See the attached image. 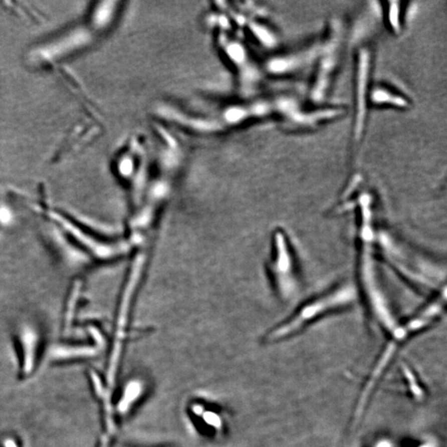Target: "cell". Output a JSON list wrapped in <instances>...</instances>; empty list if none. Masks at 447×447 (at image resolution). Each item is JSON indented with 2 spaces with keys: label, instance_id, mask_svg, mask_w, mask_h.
<instances>
[{
  "label": "cell",
  "instance_id": "1",
  "mask_svg": "<svg viewBox=\"0 0 447 447\" xmlns=\"http://www.w3.org/2000/svg\"><path fill=\"white\" fill-rule=\"evenodd\" d=\"M373 247L403 279L421 291L445 288V272L440 265L416 251L388 230L374 231Z\"/></svg>",
  "mask_w": 447,
  "mask_h": 447
},
{
  "label": "cell",
  "instance_id": "2",
  "mask_svg": "<svg viewBox=\"0 0 447 447\" xmlns=\"http://www.w3.org/2000/svg\"><path fill=\"white\" fill-rule=\"evenodd\" d=\"M359 283L372 319L389 334L397 327L395 318L385 291L378 278L374 260L373 231L369 227L359 229Z\"/></svg>",
  "mask_w": 447,
  "mask_h": 447
},
{
  "label": "cell",
  "instance_id": "3",
  "mask_svg": "<svg viewBox=\"0 0 447 447\" xmlns=\"http://www.w3.org/2000/svg\"><path fill=\"white\" fill-rule=\"evenodd\" d=\"M355 298L356 292L350 283L335 285L301 305L287 321L270 331L267 340L278 341L297 335L321 318L347 309L352 306Z\"/></svg>",
  "mask_w": 447,
  "mask_h": 447
},
{
  "label": "cell",
  "instance_id": "4",
  "mask_svg": "<svg viewBox=\"0 0 447 447\" xmlns=\"http://www.w3.org/2000/svg\"><path fill=\"white\" fill-rule=\"evenodd\" d=\"M345 34V25L341 19H331L326 35L321 41L315 62L314 76L309 88V100L313 104L323 102L331 91L341 62Z\"/></svg>",
  "mask_w": 447,
  "mask_h": 447
},
{
  "label": "cell",
  "instance_id": "5",
  "mask_svg": "<svg viewBox=\"0 0 447 447\" xmlns=\"http://www.w3.org/2000/svg\"><path fill=\"white\" fill-rule=\"evenodd\" d=\"M269 271L275 291L282 299L288 301L298 295L301 288L298 264L290 241L283 231L274 232Z\"/></svg>",
  "mask_w": 447,
  "mask_h": 447
},
{
  "label": "cell",
  "instance_id": "6",
  "mask_svg": "<svg viewBox=\"0 0 447 447\" xmlns=\"http://www.w3.org/2000/svg\"><path fill=\"white\" fill-rule=\"evenodd\" d=\"M373 62L371 47L369 44L359 45L355 51L354 59L353 135L356 143L361 142L366 129Z\"/></svg>",
  "mask_w": 447,
  "mask_h": 447
},
{
  "label": "cell",
  "instance_id": "7",
  "mask_svg": "<svg viewBox=\"0 0 447 447\" xmlns=\"http://www.w3.org/2000/svg\"><path fill=\"white\" fill-rule=\"evenodd\" d=\"M342 105L317 106L306 109L296 98L290 95L279 97V119L288 128L295 130H310L327 122L339 119L345 114Z\"/></svg>",
  "mask_w": 447,
  "mask_h": 447
},
{
  "label": "cell",
  "instance_id": "8",
  "mask_svg": "<svg viewBox=\"0 0 447 447\" xmlns=\"http://www.w3.org/2000/svg\"><path fill=\"white\" fill-rule=\"evenodd\" d=\"M320 46L321 41L300 50L274 56L267 61L264 67L265 70L273 76H286L296 74L312 62H316Z\"/></svg>",
  "mask_w": 447,
  "mask_h": 447
},
{
  "label": "cell",
  "instance_id": "9",
  "mask_svg": "<svg viewBox=\"0 0 447 447\" xmlns=\"http://www.w3.org/2000/svg\"><path fill=\"white\" fill-rule=\"evenodd\" d=\"M219 43L227 58L233 62L238 70V73L241 75V85L245 83L256 85L259 78L258 70L250 62V56L246 53L243 44L241 45L237 41L223 35L219 38Z\"/></svg>",
  "mask_w": 447,
  "mask_h": 447
},
{
  "label": "cell",
  "instance_id": "10",
  "mask_svg": "<svg viewBox=\"0 0 447 447\" xmlns=\"http://www.w3.org/2000/svg\"><path fill=\"white\" fill-rule=\"evenodd\" d=\"M369 105L406 110L411 107L409 98L383 85L372 86L369 96Z\"/></svg>",
  "mask_w": 447,
  "mask_h": 447
},
{
  "label": "cell",
  "instance_id": "11",
  "mask_svg": "<svg viewBox=\"0 0 447 447\" xmlns=\"http://www.w3.org/2000/svg\"><path fill=\"white\" fill-rule=\"evenodd\" d=\"M401 1H387L383 7V17L391 31L395 34L402 33L403 27V7Z\"/></svg>",
  "mask_w": 447,
  "mask_h": 447
},
{
  "label": "cell",
  "instance_id": "12",
  "mask_svg": "<svg viewBox=\"0 0 447 447\" xmlns=\"http://www.w3.org/2000/svg\"><path fill=\"white\" fill-rule=\"evenodd\" d=\"M22 344L24 349V371L31 372L34 367V352L36 347V334L31 329L23 330L21 334Z\"/></svg>",
  "mask_w": 447,
  "mask_h": 447
},
{
  "label": "cell",
  "instance_id": "13",
  "mask_svg": "<svg viewBox=\"0 0 447 447\" xmlns=\"http://www.w3.org/2000/svg\"><path fill=\"white\" fill-rule=\"evenodd\" d=\"M96 351L91 347H56L52 351L53 359H67L72 357L91 356Z\"/></svg>",
  "mask_w": 447,
  "mask_h": 447
},
{
  "label": "cell",
  "instance_id": "14",
  "mask_svg": "<svg viewBox=\"0 0 447 447\" xmlns=\"http://www.w3.org/2000/svg\"><path fill=\"white\" fill-rule=\"evenodd\" d=\"M373 447H393V445L390 440L383 439V440H378V442L375 443V445H373Z\"/></svg>",
  "mask_w": 447,
  "mask_h": 447
},
{
  "label": "cell",
  "instance_id": "15",
  "mask_svg": "<svg viewBox=\"0 0 447 447\" xmlns=\"http://www.w3.org/2000/svg\"><path fill=\"white\" fill-rule=\"evenodd\" d=\"M5 447H17L15 441L11 440H8L5 441Z\"/></svg>",
  "mask_w": 447,
  "mask_h": 447
}]
</instances>
